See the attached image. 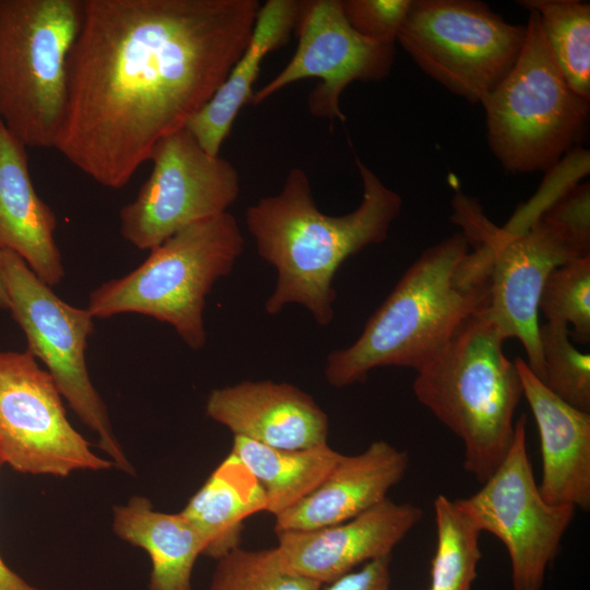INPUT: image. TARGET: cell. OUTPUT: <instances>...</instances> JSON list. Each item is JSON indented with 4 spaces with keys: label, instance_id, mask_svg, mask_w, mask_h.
<instances>
[{
    "label": "cell",
    "instance_id": "6da1fadb",
    "mask_svg": "<svg viewBox=\"0 0 590 590\" xmlns=\"http://www.w3.org/2000/svg\"><path fill=\"white\" fill-rule=\"evenodd\" d=\"M257 0H83L55 141L97 184L119 189L185 128L245 50Z\"/></svg>",
    "mask_w": 590,
    "mask_h": 590
},
{
    "label": "cell",
    "instance_id": "ba28073f",
    "mask_svg": "<svg viewBox=\"0 0 590 590\" xmlns=\"http://www.w3.org/2000/svg\"><path fill=\"white\" fill-rule=\"evenodd\" d=\"M526 25L475 0H412L398 34L429 78L469 103L482 104L517 61Z\"/></svg>",
    "mask_w": 590,
    "mask_h": 590
},
{
    "label": "cell",
    "instance_id": "7c38bea8",
    "mask_svg": "<svg viewBox=\"0 0 590 590\" xmlns=\"http://www.w3.org/2000/svg\"><path fill=\"white\" fill-rule=\"evenodd\" d=\"M526 427L527 416L521 414L502 463L476 493L456 500L481 531L505 545L514 590H542L576 508L543 499L528 456Z\"/></svg>",
    "mask_w": 590,
    "mask_h": 590
},
{
    "label": "cell",
    "instance_id": "4dcf8cb0",
    "mask_svg": "<svg viewBox=\"0 0 590 590\" xmlns=\"http://www.w3.org/2000/svg\"><path fill=\"white\" fill-rule=\"evenodd\" d=\"M391 555L375 558L326 585L322 590H391Z\"/></svg>",
    "mask_w": 590,
    "mask_h": 590
},
{
    "label": "cell",
    "instance_id": "9a60e30c",
    "mask_svg": "<svg viewBox=\"0 0 590 590\" xmlns=\"http://www.w3.org/2000/svg\"><path fill=\"white\" fill-rule=\"evenodd\" d=\"M423 516L413 504L386 498L338 524L276 532L279 562L290 573L327 585L362 563L391 555Z\"/></svg>",
    "mask_w": 590,
    "mask_h": 590
},
{
    "label": "cell",
    "instance_id": "484cf974",
    "mask_svg": "<svg viewBox=\"0 0 590 590\" xmlns=\"http://www.w3.org/2000/svg\"><path fill=\"white\" fill-rule=\"evenodd\" d=\"M568 326L540 324L539 338L544 367V386L567 404L590 412V355L569 341Z\"/></svg>",
    "mask_w": 590,
    "mask_h": 590
},
{
    "label": "cell",
    "instance_id": "5b68a950",
    "mask_svg": "<svg viewBox=\"0 0 590 590\" xmlns=\"http://www.w3.org/2000/svg\"><path fill=\"white\" fill-rule=\"evenodd\" d=\"M245 239L229 212L194 223L151 250L127 275L96 287L87 310L94 318L135 312L174 327L192 350L205 345V298L228 275Z\"/></svg>",
    "mask_w": 590,
    "mask_h": 590
},
{
    "label": "cell",
    "instance_id": "44dd1931",
    "mask_svg": "<svg viewBox=\"0 0 590 590\" xmlns=\"http://www.w3.org/2000/svg\"><path fill=\"white\" fill-rule=\"evenodd\" d=\"M113 528L119 539L149 554V590H192L193 566L204 543L181 512L157 511L149 498L133 496L114 507Z\"/></svg>",
    "mask_w": 590,
    "mask_h": 590
},
{
    "label": "cell",
    "instance_id": "7a4b0ae2",
    "mask_svg": "<svg viewBox=\"0 0 590 590\" xmlns=\"http://www.w3.org/2000/svg\"><path fill=\"white\" fill-rule=\"evenodd\" d=\"M363 198L352 212L332 216L320 212L309 178L292 168L278 194L259 199L246 211V225L258 255L276 271L264 305L278 315L290 304L306 308L320 326L334 317L333 279L340 266L362 249L385 241L402 209V198L356 158Z\"/></svg>",
    "mask_w": 590,
    "mask_h": 590
},
{
    "label": "cell",
    "instance_id": "d6986e66",
    "mask_svg": "<svg viewBox=\"0 0 590 590\" xmlns=\"http://www.w3.org/2000/svg\"><path fill=\"white\" fill-rule=\"evenodd\" d=\"M57 219L36 193L25 146L0 120V249L17 253L50 287L63 278Z\"/></svg>",
    "mask_w": 590,
    "mask_h": 590
},
{
    "label": "cell",
    "instance_id": "e0dca14e",
    "mask_svg": "<svg viewBox=\"0 0 590 590\" xmlns=\"http://www.w3.org/2000/svg\"><path fill=\"white\" fill-rule=\"evenodd\" d=\"M408 467V453L385 440L357 455H343L314 491L275 516L274 531L315 530L347 521L385 500Z\"/></svg>",
    "mask_w": 590,
    "mask_h": 590
},
{
    "label": "cell",
    "instance_id": "603a6c76",
    "mask_svg": "<svg viewBox=\"0 0 590 590\" xmlns=\"http://www.w3.org/2000/svg\"><path fill=\"white\" fill-rule=\"evenodd\" d=\"M231 453L261 484L266 511L274 517L314 491L343 456L328 444L282 449L237 436Z\"/></svg>",
    "mask_w": 590,
    "mask_h": 590
},
{
    "label": "cell",
    "instance_id": "d4e9b609",
    "mask_svg": "<svg viewBox=\"0 0 590 590\" xmlns=\"http://www.w3.org/2000/svg\"><path fill=\"white\" fill-rule=\"evenodd\" d=\"M437 543L430 565L429 590H470L482 557L481 530L473 519L445 495L434 499Z\"/></svg>",
    "mask_w": 590,
    "mask_h": 590
},
{
    "label": "cell",
    "instance_id": "cb8c5ba5",
    "mask_svg": "<svg viewBox=\"0 0 590 590\" xmlns=\"http://www.w3.org/2000/svg\"><path fill=\"white\" fill-rule=\"evenodd\" d=\"M534 11L560 73L569 87L590 99V4L577 0H522Z\"/></svg>",
    "mask_w": 590,
    "mask_h": 590
},
{
    "label": "cell",
    "instance_id": "f546056e",
    "mask_svg": "<svg viewBox=\"0 0 590 590\" xmlns=\"http://www.w3.org/2000/svg\"><path fill=\"white\" fill-rule=\"evenodd\" d=\"M343 15L361 36L394 45L412 0H340Z\"/></svg>",
    "mask_w": 590,
    "mask_h": 590
},
{
    "label": "cell",
    "instance_id": "f1b7e54d",
    "mask_svg": "<svg viewBox=\"0 0 590 590\" xmlns=\"http://www.w3.org/2000/svg\"><path fill=\"white\" fill-rule=\"evenodd\" d=\"M589 172V153L581 149L568 152L546 170V176L535 194L519 206L502 228L507 234H518L531 226L560 197L578 185Z\"/></svg>",
    "mask_w": 590,
    "mask_h": 590
},
{
    "label": "cell",
    "instance_id": "4fadbf2b",
    "mask_svg": "<svg viewBox=\"0 0 590 590\" xmlns=\"http://www.w3.org/2000/svg\"><path fill=\"white\" fill-rule=\"evenodd\" d=\"M52 377L27 351H0V460L24 474L64 477L113 465L70 424Z\"/></svg>",
    "mask_w": 590,
    "mask_h": 590
},
{
    "label": "cell",
    "instance_id": "9c48e42d",
    "mask_svg": "<svg viewBox=\"0 0 590 590\" xmlns=\"http://www.w3.org/2000/svg\"><path fill=\"white\" fill-rule=\"evenodd\" d=\"M1 253L9 310L26 337V351L45 364L61 396L96 434L97 447L113 465L133 475L134 468L115 436L107 408L86 367L94 317L58 297L17 253L7 249Z\"/></svg>",
    "mask_w": 590,
    "mask_h": 590
},
{
    "label": "cell",
    "instance_id": "30bf717a",
    "mask_svg": "<svg viewBox=\"0 0 590 590\" xmlns=\"http://www.w3.org/2000/svg\"><path fill=\"white\" fill-rule=\"evenodd\" d=\"M472 245L492 248L493 273L488 308L507 339H518L528 367L544 378L539 338L538 303L543 284L557 267L590 256L586 241L543 213L529 228L507 234L482 209L468 212L460 224Z\"/></svg>",
    "mask_w": 590,
    "mask_h": 590
},
{
    "label": "cell",
    "instance_id": "5bb4252c",
    "mask_svg": "<svg viewBox=\"0 0 590 590\" xmlns=\"http://www.w3.org/2000/svg\"><path fill=\"white\" fill-rule=\"evenodd\" d=\"M295 31L298 44L293 57L253 93L251 104H261L292 83L316 78L320 82L308 95L309 113L344 121L340 107L344 90L355 81H381L393 67L394 45L375 43L356 33L345 20L340 0H304Z\"/></svg>",
    "mask_w": 590,
    "mask_h": 590
},
{
    "label": "cell",
    "instance_id": "8992f818",
    "mask_svg": "<svg viewBox=\"0 0 590 590\" xmlns=\"http://www.w3.org/2000/svg\"><path fill=\"white\" fill-rule=\"evenodd\" d=\"M83 0H0V120L25 148H54Z\"/></svg>",
    "mask_w": 590,
    "mask_h": 590
},
{
    "label": "cell",
    "instance_id": "277c9868",
    "mask_svg": "<svg viewBox=\"0 0 590 590\" xmlns=\"http://www.w3.org/2000/svg\"><path fill=\"white\" fill-rule=\"evenodd\" d=\"M507 340L488 306L467 319L446 345L416 370L413 391L463 444V467L484 483L515 436L522 384L504 354Z\"/></svg>",
    "mask_w": 590,
    "mask_h": 590
},
{
    "label": "cell",
    "instance_id": "ffe728a7",
    "mask_svg": "<svg viewBox=\"0 0 590 590\" xmlns=\"http://www.w3.org/2000/svg\"><path fill=\"white\" fill-rule=\"evenodd\" d=\"M302 8L303 1L299 0H269L260 5L241 56L210 101L186 126L210 155H219L238 113L251 102L255 93L252 86L266 56L290 40Z\"/></svg>",
    "mask_w": 590,
    "mask_h": 590
},
{
    "label": "cell",
    "instance_id": "52a82bcc",
    "mask_svg": "<svg viewBox=\"0 0 590 590\" xmlns=\"http://www.w3.org/2000/svg\"><path fill=\"white\" fill-rule=\"evenodd\" d=\"M517 61L481 104L489 149L509 173L546 172L570 152L586 126L587 99L574 92L529 11Z\"/></svg>",
    "mask_w": 590,
    "mask_h": 590
},
{
    "label": "cell",
    "instance_id": "d6a6232c",
    "mask_svg": "<svg viewBox=\"0 0 590 590\" xmlns=\"http://www.w3.org/2000/svg\"><path fill=\"white\" fill-rule=\"evenodd\" d=\"M9 306L10 302L3 274L2 253L0 249V308L9 310Z\"/></svg>",
    "mask_w": 590,
    "mask_h": 590
},
{
    "label": "cell",
    "instance_id": "4316f807",
    "mask_svg": "<svg viewBox=\"0 0 590 590\" xmlns=\"http://www.w3.org/2000/svg\"><path fill=\"white\" fill-rule=\"evenodd\" d=\"M322 586L285 570L275 547L238 546L217 559L209 590H322Z\"/></svg>",
    "mask_w": 590,
    "mask_h": 590
},
{
    "label": "cell",
    "instance_id": "2e32d148",
    "mask_svg": "<svg viewBox=\"0 0 590 590\" xmlns=\"http://www.w3.org/2000/svg\"><path fill=\"white\" fill-rule=\"evenodd\" d=\"M206 415L234 436L274 448L328 444L329 421L314 398L287 382L245 380L210 392Z\"/></svg>",
    "mask_w": 590,
    "mask_h": 590
},
{
    "label": "cell",
    "instance_id": "8fae6325",
    "mask_svg": "<svg viewBox=\"0 0 590 590\" xmlns=\"http://www.w3.org/2000/svg\"><path fill=\"white\" fill-rule=\"evenodd\" d=\"M151 174L120 211V232L134 247L152 250L177 232L227 212L239 194V175L210 155L185 128L154 148Z\"/></svg>",
    "mask_w": 590,
    "mask_h": 590
},
{
    "label": "cell",
    "instance_id": "7402d4cb",
    "mask_svg": "<svg viewBox=\"0 0 590 590\" xmlns=\"http://www.w3.org/2000/svg\"><path fill=\"white\" fill-rule=\"evenodd\" d=\"M262 510L263 487L229 453L180 512L202 538V555L217 560L239 546L245 519Z\"/></svg>",
    "mask_w": 590,
    "mask_h": 590
},
{
    "label": "cell",
    "instance_id": "3957f363",
    "mask_svg": "<svg viewBox=\"0 0 590 590\" xmlns=\"http://www.w3.org/2000/svg\"><path fill=\"white\" fill-rule=\"evenodd\" d=\"M493 259L489 246H470L461 232L424 250L358 339L328 355V384L363 382L377 367L421 368L467 319L488 306Z\"/></svg>",
    "mask_w": 590,
    "mask_h": 590
},
{
    "label": "cell",
    "instance_id": "83f0119b",
    "mask_svg": "<svg viewBox=\"0 0 590 590\" xmlns=\"http://www.w3.org/2000/svg\"><path fill=\"white\" fill-rule=\"evenodd\" d=\"M538 310L548 322L574 328L580 343L590 341V256L570 260L554 269L546 278Z\"/></svg>",
    "mask_w": 590,
    "mask_h": 590
},
{
    "label": "cell",
    "instance_id": "1f68e13d",
    "mask_svg": "<svg viewBox=\"0 0 590 590\" xmlns=\"http://www.w3.org/2000/svg\"><path fill=\"white\" fill-rule=\"evenodd\" d=\"M0 460V469L2 467ZM0 590H40L10 568L0 555Z\"/></svg>",
    "mask_w": 590,
    "mask_h": 590
},
{
    "label": "cell",
    "instance_id": "ac0fdd59",
    "mask_svg": "<svg viewBox=\"0 0 590 590\" xmlns=\"http://www.w3.org/2000/svg\"><path fill=\"white\" fill-rule=\"evenodd\" d=\"M540 435L543 499L590 508V414L551 392L521 358L515 359Z\"/></svg>",
    "mask_w": 590,
    "mask_h": 590
}]
</instances>
